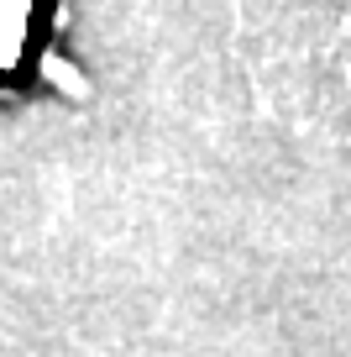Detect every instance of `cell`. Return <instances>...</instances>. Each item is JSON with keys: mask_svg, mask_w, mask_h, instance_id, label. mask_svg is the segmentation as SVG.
I'll return each mask as SVG.
<instances>
[{"mask_svg": "<svg viewBox=\"0 0 351 357\" xmlns=\"http://www.w3.org/2000/svg\"><path fill=\"white\" fill-rule=\"evenodd\" d=\"M315 43L336 68V84L351 95V0H315Z\"/></svg>", "mask_w": 351, "mask_h": 357, "instance_id": "obj_1", "label": "cell"}]
</instances>
